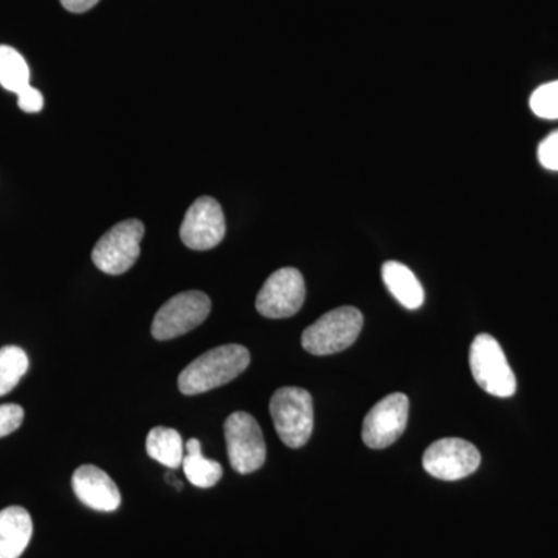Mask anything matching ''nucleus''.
<instances>
[{
  "label": "nucleus",
  "instance_id": "obj_17",
  "mask_svg": "<svg viewBox=\"0 0 558 558\" xmlns=\"http://www.w3.org/2000/svg\"><path fill=\"white\" fill-rule=\"evenodd\" d=\"M0 86L16 95L32 87L27 61L10 46H0Z\"/></svg>",
  "mask_w": 558,
  "mask_h": 558
},
{
  "label": "nucleus",
  "instance_id": "obj_19",
  "mask_svg": "<svg viewBox=\"0 0 558 558\" xmlns=\"http://www.w3.org/2000/svg\"><path fill=\"white\" fill-rule=\"evenodd\" d=\"M529 105L539 119L558 120V81L539 86L531 95Z\"/></svg>",
  "mask_w": 558,
  "mask_h": 558
},
{
  "label": "nucleus",
  "instance_id": "obj_22",
  "mask_svg": "<svg viewBox=\"0 0 558 558\" xmlns=\"http://www.w3.org/2000/svg\"><path fill=\"white\" fill-rule=\"evenodd\" d=\"M17 106L27 113L40 112L44 108L43 94L35 87H31L24 94L17 95Z\"/></svg>",
  "mask_w": 558,
  "mask_h": 558
},
{
  "label": "nucleus",
  "instance_id": "obj_20",
  "mask_svg": "<svg viewBox=\"0 0 558 558\" xmlns=\"http://www.w3.org/2000/svg\"><path fill=\"white\" fill-rule=\"evenodd\" d=\"M24 409L16 403L0 405V438L11 435L21 427L24 422Z\"/></svg>",
  "mask_w": 558,
  "mask_h": 558
},
{
  "label": "nucleus",
  "instance_id": "obj_1",
  "mask_svg": "<svg viewBox=\"0 0 558 558\" xmlns=\"http://www.w3.org/2000/svg\"><path fill=\"white\" fill-rule=\"evenodd\" d=\"M250 365V352L241 344H223L191 362L179 376L182 395L196 396L230 384Z\"/></svg>",
  "mask_w": 558,
  "mask_h": 558
},
{
  "label": "nucleus",
  "instance_id": "obj_23",
  "mask_svg": "<svg viewBox=\"0 0 558 558\" xmlns=\"http://www.w3.org/2000/svg\"><path fill=\"white\" fill-rule=\"evenodd\" d=\"M100 0H61L62 7L70 13H86L94 9Z\"/></svg>",
  "mask_w": 558,
  "mask_h": 558
},
{
  "label": "nucleus",
  "instance_id": "obj_7",
  "mask_svg": "<svg viewBox=\"0 0 558 558\" xmlns=\"http://www.w3.org/2000/svg\"><path fill=\"white\" fill-rule=\"evenodd\" d=\"M209 311L211 301L204 292L190 290L179 293L157 312L150 333L154 339L160 341L175 339L202 325L207 319Z\"/></svg>",
  "mask_w": 558,
  "mask_h": 558
},
{
  "label": "nucleus",
  "instance_id": "obj_16",
  "mask_svg": "<svg viewBox=\"0 0 558 558\" xmlns=\"http://www.w3.org/2000/svg\"><path fill=\"white\" fill-rule=\"evenodd\" d=\"M146 451L154 461L168 469H179L185 457V446L178 429L156 427L146 438Z\"/></svg>",
  "mask_w": 558,
  "mask_h": 558
},
{
  "label": "nucleus",
  "instance_id": "obj_8",
  "mask_svg": "<svg viewBox=\"0 0 558 558\" xmlns=\"http://www.w3.org/2000/svg\"><path fill=\"white\" fill-rule=\"evenodd\" d=\"M306 300L303 275L284 267L270 275L256 299V310L266 318H289L299 314Z\"/></svg>",
  "mask_w": 558,
  "mask_h": 558
},
{
  "label": "nucleus",
  "instance_id": "obj_2",
  "mask_svg": "<svg viewBox=\"0 0 558 558\" xmlns=\"http://www.w3.org/2000/svg\"><path fill=\"white\" fill-rule=\"evenodd\" d=\"M270 414L279 439L290 449L306 446L314 432V403L306 389L279 388L270 400Z\"/></svg>",
  "mask_w": 558,
  "mask_h": 558
},
{
  "label": "nucleus",
  "instance_id": "obj_18",
  "mask_svg": "<svg viewBox=\"0 0 558 558\" xmlns=\"http://www.w3.org/2000/svg\"><path fill=\"white\" fill-rule=\"evenodd\" d=\"M28 355L20 347L0 349V396L9 395L28 371Z\"/></svg>",
  "mask_w": 558,
  "mask_h": 558
},
{
  "label": "nucleus",
  "instance_id": "obj_21",
  "mask_svg": "<svg viewBox=\"0 0 558 558\" xmlns=\"http://www.w3.org/2000/svg\"><path fill=\"white\" fill-rule=\"evenodd\" d=\"M538 160L546 170L558 171V131H554L539 143Z\"/></svg>",
  "mask_w": 558,
  "mask_h": 558
},
{
  "label": "nucleus",
  "instance_id": "obj_14",
  "mask_svg": "<svg viewBox=\"0 0 558 558\" xmlns=\"http://www.w3.org/2000/svg\"><path fill=\"white\" fill-rule=\"evenodd\" d=\"M381 278L391 295L407 310L416 311L424 304V288L405 264L388 260L381 267Z\"/></svg>",
  "mask_w": 558,
  "mask_h": 558
},
{
  "label": "nucleus",
  "instance_id": "obj_5",
  "mask_svg": "<svg viewBox=\"0 0 558 558\" xmlns=\"http://www.w3.org/2000/svg\"><path fill=\"white\" fill-rule=\"evenodd\" d=\"M143 234H145V226L138 219H128L117 223L92 250L95 267L102 274H126L138 259Z\"/></svg>",
  "mask_w": 558,
  "mask_h": 558
},
{
  "label": "nucleus",
  "instance_id": "obj_3",
  "mask_svg": "<svg viewBox=\"0 0 558 558\" xmlns=\"http://www.w3.org/2000/svg\"><path fill=\"white\" fill-rule=\"evenodd\" d=\"M362 328V312L352 306L339 307L304 330L301 344L312 355L337 354L355 343Z\"/></svg>",
  "mask_w": 558,
  "mask_h": 558
},
{
  "label": "nucleus",
  "instance_id": "obj_15",
  "mask_svg": "<svg viewBox=\"0 0 558 558\" xmlns=\"http://www.w3.org/2000/svg\"><path fill=\"white\" fill-rule=\"evenodd\" d=\"M182 468L186 480L193 486L201 488L215 487L223 475L222 465L219 462L205 458L202 454L199 439H190L185 444V457H183Z\"/></svg>",
  "mask_w": 558,
  "mask_h": 558
},
{
  "label": "nucleus",
  "instance_id": "obj_10",
  "mask_svg": "<svg viewBox=\"0 0 558 558\" xmlns=\"http://www.w3.org/2000/svg\"><path fill=\"white\" fill-rule=\"evenodd\" d=\"M409 411L410 400L402 392L381 399L369 410L363 422V442L374 450L392 446L405 432Z\"/></svg>",
  "mask_w": 558,
  "mask_h": 558
},
{
  "label": "nucleus",
  "instance_id": "obj_13",
  "mask_svg": "<svg viewBox=\"0 0 558 558\" xmlns=\"http://www.w3.org/2000/svg\"><path fill=\"white\" fill-rule=\"evenodd\" d=\"M33 535L31 513L20 506L0 510V558H20Z\"/></svg>",
  "mask_w": 558,
  "mask_h": 558
},
{
  "label": "nucleus",
  "instance_id": "obj_6",
  "mask_svg": "<svg viewBox=\"0 0 558 558\" xmlns=\"http://www.w3.org/2000/svg\"><path fill=\"white\" fill-rule=\"evenodd\" d=\"M230 465L241 475L256 472L266 462L267 449L256 418L245 411L231 414L223 425Z\"/></svg>",
  "mask_w": 558,
  "mask_h": 558
},
{
  "label": "nucleus",
  "instance_id": "obj_12",
  "mask_svg": "<svg viewBox=\"0 0 558 558\" xmlns=\"http://www.w3.org/2000/svg\"><path fill=\"white\" fill-rule=\"evenodd\" d=\"M73 492L87 508L113 512L120 508L121 494L108 473L95 465H81L72 476Z\"/></svg>",
  "mask_w": 558,
  "mask_h": 558
},
{
  "label": "nucleus",
  "instance_id": "obj_11",
  "mask_svg": "<svg viewBox=\"0 0 558 558\" xmlns=\"http://www.w3.org/2000/svg\"><path fill=\"white\" fill-rule=\"evenodd\" d=\"M226 238V216L219 202L199 197L191 205L180 227V240L191 250L205 252L218 247Z\"/></svg>",
  "mask_w": 558,
  "mask_h": 558
},
{
  "label": "nucleus",
  "instance_id": "obj_4",
  "mask_svg": "<svg viewBox=\"0 0 558 558\" xmlns=\"http://www.w3.org/2000/svg\"><path fill=\"white\" fill-rule=\"evenodd\" d=\"M470 369L473 379L487 395L495 398H512L517 391V379L510 368L505 351L497 339L480 333L470 347Z\"/></svg>",
  "mask_w": 558,
  "mask_h": 558
},
{
  "label": "nucleus",
  "instance_id": "obj_9",
  "mask_svg": "<svg viewBox=\"0 0 558 558\" xmlns=\"http://www.w3.org/2000/svg\"><path fill=\"white\" fill-rule=\"evenodd\" d=\"M425 472L442 481L468 478L481 464V453L473 444L459 438L436 440L422 458Z\"/></svg>",
  "mask_w": 558,
  "mask_h": 558
}]
</instances>
